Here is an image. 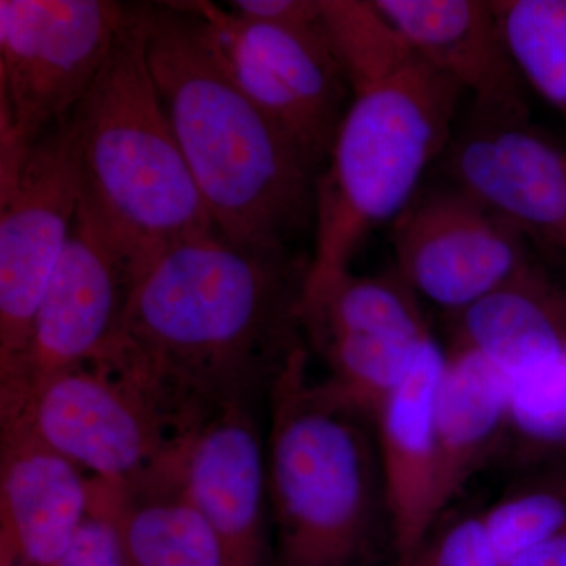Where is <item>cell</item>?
I'll list each match as a JSON object with an SVG mask.
<instances>
[{"label":"cell","instance_id":"1","mask_svg":"<svg viewBox=\"0 0 566 566\" xmlns=\"http://www.w3.org/2000/svg\"><path fill=\"white\" fill-rule=\"evenodd\" d=\"M308 266L218 230L186 238L144 268L93 363L137 387L182 438L226 406L270 392L303 346Z\"/></svg>","mask_w":566,"mask_h":566},{"label":"cell","instance_id":"2","mask_svg":"<svg viewBox=\"0 0 566 566\" xmlns=\"http://www.w3.org/2000/svg\"><path fill=\"white\" fill-rule=\"evenodd\" d=\"M142 6L153 81L216 230L290 251L315 223L318 167L234 84L188 3Z\"/></svg>","mask_w":566,"mask_h":566},{"label":"cell","instance_id":"3","mask_svg":"<svg viewBox=\"0 0 566 566\" xmlns=\"http://www.w3.org/2000/svg\"><path fill=\"white\" fill-rule=\"evenodd\" d=\"M268 495L277 566H368L390 528L375 424L301 346L270 390Z\"/></svg>","mask_w":566,"mask_h":566},{"label":"cell","instance_id":"4","mask_svg":"<svg viewBox=\"0 0 566 566\" xmlns=\"http://www.w3.org/2000/svg\"><path fill=\"white\" fill-rule=\"evenodd\" d=\"M65 125L82 199L137 277L170 245L216 230L153 81L144 6Z\"/></svg>","mask_w":566,"mask_h":566},{"label":"cell","instance_id":"5","mask_svg":"<svg viewBox=\"0 0 566 566\" xmlns=\"http://www.w3.org/2000/svg\"><path fill=\"white\" fill-rule=\"evenodd\" d=\"M463 93L422 57L352 91L316 181L315 251L305 286L349 273L365 237L415 199L424 170L444 155Z\"/></svg>","mask_w":566,"mask_h":566},{"label":"cell","instance_id":"6","mask_svg":"<svg viewBox=\"0 0 566 566\" xmlns=\"http://www.w3.org/2000/svg\"><path fill=\"white\" fill-rule=\"evenodd\" d=\"M0 430L29 436L122 490L159 479L181 439L137 387L96 363L0 392Z\"/></svg>","mask_w":566,"mask_h":566},{"label":"cell","instance_id":"7","mask_svg":"<svg viewBox=\"0 0 566 566\" xmlns=\"http://www.w3.org/2000/svg\"><path fill=\"white\" fill-rule=\"evenodd\" d=\"M133 10L112 0L0 2V150L65 125Z\"/></svg>","mask_w":566,"mask_h":566},{"label":"cell","instance_id":"8","mask_svg":"<svg viewBox=\"0 0 566 566\" xmlns=\"http://www.w3.org/2000/svg\"><path fill=\"white\" fill-rule=\"evenodd\" d=\"M200 18L223 69L322 172L352 88L323 22L305 25L245 21L210 2H186Z\"/></svg>","mask_w":566,"mask_h":566},{"label":"cell","instance_id":"9","mask_svg":"<svg viewBox=\"0 0 566 566\" xmlns=\"http://www.w3.org/2000/svg\"><path fill=\"white\" fill-rule=\"evenodd\" d=\"M84 192L69 128L0 151V379L21 363Z\"/></svg>","mask_w":566,"mask_h":566},{"label":"cell","instance_id":"10","mask_svg":"<svg viewBox=\"0 0 566 566\" xmlns=\"http://www.w3.org/2000/svg\"><path fill=\"white\" fill-rule=\"evenodd\" d=\"M397 271L417 296L460 314L535 262L528 240L452 185L416 193L392 222Z\"/></svg>","mask_w":566,"mask_h":566},{"label":"cell","instance_id":"11","mask_svg":"<svg viewBox=\"0 0 566 566\" xmlns=\"http://www.w3.org/2000/svg\"><path fill=\"white\" fill-rule=\"evenodd\" d=\"M133 264L81 200L70 237L33 318L18 367L0 392L98 359L120 327L136 285Z\"/></svg>","mask_w":566,"mask_h":566},{"label":"cell","instance_id":"12","mask_svg":"<svg viewBox=\"0 0 566 566\" xmlns=\"http://www.w3.org/2000/svg\"><path fill=\"white\" fill-rule=\"evenodd\" d=\"M528 115L472 107L442 155L450 185L520 230L566 251V153Z\"/></svg>","mask_w":566,"mask_h":566},{"label":"cell","instance_id":"13","mask_svg":"<svg viewBox=\"0 0 566 566\" xmlns=\"http://www.w3.org/2000/svg\"><path fill=\"white\" fill-rule=\"evenodd\" d=\"M161 479L207 520L230 566H268L266 452L252 406H226L189 431Z\"/></svg>","mask_w":566,"mask_h":566},{"label":"cell","instance_id":"14","mask_svg":"<svg viewBox=\"0 0 566 566\" xmlns=\"http://www.w3.org/2000/svg\"><path fill=\"white\" fill-rule=\"evenodd\" d=\"M447 352L433 335L374 417L390 543L405 565L439 524L436 509V400Z\"/></svg>","mask_w":566,"mask_h":566},{"label":"cell","instance_id":"15","mask_svg":"<svg viewBox=\"0 0 566 566\" xmlns=\"http://www.w3.org/2000/svg\"><path fill=\"white\" fill-rule=\"evenodd\" d=\"M375 6L419 57L471 92L474 109L528 115L527 84L493 2L375 0Z\"/></svg>","mask_w":566,"mask_h":566},{"label":"cell","instance_id":"16","mask_svg":"<svg viewBox=\"0 0 566 566\" xmlns=\"http://www.w3.org/2000/svg\"><path fill=\"white\" fill-rule=\"evenodd\" d=\"M0 434V539L31 566H54L87 520L98 480L29 436Z\"/></svg>","mask_w":566,"mask_h":566},{"label":"cell","instance_id":"17","mask_svg":"<svg viewBox=\"0 0 566 566\" xmlns=\"http://www.w3.org/2000/svg\"><path fill=\"white\" fill-rule=\"evenodd\" d=\"M510 378L479 353L447 349L436 400V509L447 506L505 444Z\"/></svg>","mask_w":566,"mask_h":566},{"label":"cell","instance_id":"18","mask_svg":"<svg viewBox=\"0 0 566 566\" xmlns=\"http://www.w3.org/2000/svg\"><path fill=\"white\" fill-rule=\"evenodd\" d=\"M452 319V344L479 353L510 381L566 353V289L536 263Z\"/></svg>","mask_w":566,"mask_h":566},{"label":"cell","instance_id":"19","mask_svg":"<svg viewBox=\"0 0 566 566\" xmlns=\"http://www.w3.org/2000/svg\"><path fill=\"white\" fill-rule=\"evenodd\" d=\"M115 523L128 566H230L221 539L170 480L118 488Z\"/></svg>","mask_w":566,"mask_h":566},{"label":"cell","instance_id":"20","mask_svg":"<svg viewBox=\"0 0 566 566\" xmlns=\"http://www.w3.org/2000/svg\"><path fill=\"white\" fill-rule=\"evenodd\" d=\"M301 315L314 344L344 335L419 340L431 334L419 296L397 268L374 277H357L349 271L304 286Z\"/></svg>","mask_w":566,"mask_h":566},{"label":"cell","instance_id":"21","mask_svg":"<svg viewBox=\"0 0 566 566\" xmlns=\"http://www.w3.org/2000/svg\"><path fill=\"white\" fill-rule=\"evenodd\" d=\"M504 446L521 465L566 464V353L510 381Z\"/></svg>","mask_w":566,"mask_h":566},{"label":"cell","instance_id":"22","mask_svg":"<svg viewBox=\"0 0 566 566\" xmlns=\"http://www.w3.org/2000/svg\"><path fill=\"white\" fill-rule=\"evenodd\" d=\"M322 22L352 91L386 80L419 57L375 2L322 0Z\"/></svg>","mask_w":566,"mask_h":566},{"label":"cell","instance_id":"23","mask_svg":"<svg viewBox=\"0 0 566 566\" xmlns=\"http://www.w3.org/2000/svg\"><path fill=\"white\" fill-rule=\"evenodd\" d=\"M521 76L566 112V0L493 2Z\"/></svg>","mask_w":566,"mask_h":566},{"label":"cell","instance_id":"24","mask_svg":"<svg viewBox=\"0 0 566 566\" xmlns=\"http://www.w3.org/2000/svg\"><path fill=\"white\" fill-rule=\"evenodd\" d=\"M427 337L419 340L385 337L324 338L315 346L329 365L327 379L371 420L382 401L408 374Z\"/></svg>","mask_w":566,"mask_h":566},{"label":"cell","instance_id":"25","mask_svg":"<svg viewBox=\"0 0 566 566\" xmlns=\"http://www.w3.org/2000/svg\"><path fill=\"white\" fill-rule=\"evenodd\" d=\"M483 513L495 554L504 566L566 528V464L515 488Z\"/></svg>","mask_w":566,"mask_h":566},{"label":"cell","instance_id":"26","mask_svg":"<svg viewBox=\"0 0 566 566\" xmlns=\"http://www.w3.org/2000/svg\"><path fill=\"white\" fill-rule=\"evenodd\" d=\"M401 566H504L495 554L483 513H471L431 532Z\"/></svg>","mask_w":566,"mask_h":566},{"label":"cell","instance_id":"27","mask_svg":"<svg viewBox=\"0 0 566 566\" xmlns=\"http://www.w3.org/2000/svg\"><path fill=\"white\" fill-rule=\"evenodd\" d=\"M117 490L98 480L87 520L54 566H128L115 523Z\"/></svg>","mask_w":566,"mask_h":566},{"label":"cell","instance_id":"28","mask_svg":"<svg viewBox=\"0 0 566 566\" xmlns=\"http://www.w3.org/2000/svg\"><path fill=\"white\" fill-rule=\"evenodd\" d=\"M229 10L245 21L305 25L322 20V0H234Z\"/></svg>","mask_w":566,"mask_h":566},{"label":"cell","instance_id":"29","mask_svg":"<svg viewBox=\"0 0 566 566\" xmlns=\"http://www.w3.org/2000/svg\"><path fill=\"white\" fill-rule=\"evenodd\" d=\"M510 566H566V528L527 551Z\"/></svg>","mask_w":566,"mask_h":566},{"label":"cell","instance_id":"30","mask_svg":"<svg viewBox=\"0 0 566 566\" xmlns=\"http://www.w3.org/2000/svg\"><path fill=\"white\" fill-rule=\"evenodd\" d=\"M0 566H31L28 562L22 560L20 554L9 545V543L0 539Z\"/></svg>","mask_w":566,"mask_h":566}]
</instances>
